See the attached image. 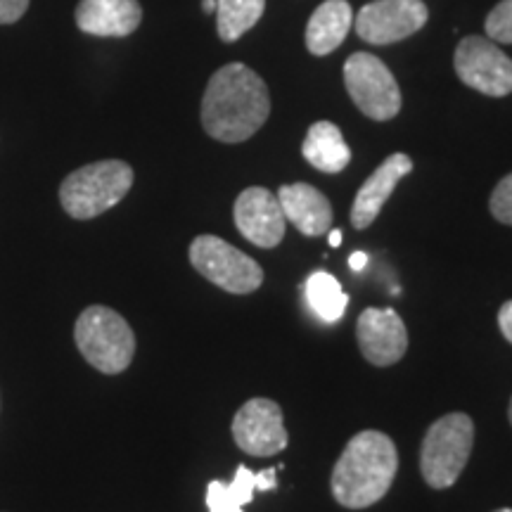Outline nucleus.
I'll return each instance as SVG.
<instances>
[{
    "mask_svg": "<svg viewBox=\"0 0 512 512\" xmlns=\"http://www.w3.org/2000/svg\"><path fill=\"white\" fill-rule=\"evenodd\" d=\"M486 36L494 43H512V0H501L486 17Z\"/></svg>",
    "mask_w": 512,
    "mask_h": 512,
    "instance_id": "obj_20",
    "label": "nucleus"
},
{
    "mask_svg": "<svg viewBox=\"0 0 512 512\" xmlns=\"http://www.w3.org/2000/svg\"><path fill=\"white\" fill-rule=\"evenodd\" d=\"M204 12H216V0H202Z\"/></svg>",
    "mask_w": 512,
    "mask_h": 512,
    "instance_id": "obj_29",
    "label": "nucleus"
},
{
    "mask_svg": "<svg viewBox=\"0 0 512 512\" xmlns=\"http://www.w3.org/2000/svg\"><path fill=\"white\" fill-rule=\"evenodd\" d=\"M328 242H330V247H339V245H342V230L330 228V230H328Z\"/></svg>",
    "mask_w": 512,
    "mask_h": 512,
    "instance_id": "obj_28",
    "label": "nucleus"
},
{
    "mask_svg": "<svg viewBox=\"0 0 512 512\" xmlns=\"http://www.w3.org/2000/svg\"><path fill=\"white\" fill-rule=\"evenodd\" d=\"M508 418H510V425H512V399H510V406H508Z\"/></svg>",
    "mask_w": 512,
    "mask_h": 512,
    "instance_id": "obj_30",
    "label": "nucleus"
},
{
    "mask_svg": "<svg viewBox=\"0 0 512 512\" xmlns=\"http://www.w3.org/2000/svg\"><path fill=\"white\" fill-rule=\"evenodd\" d=\"M29 10V0H0V24H15Z\"/></svg>",
    "mask_w": 512,
    "mask_h": 512,
    "instance_id": "obj_24",
    "label": "nucleus"
},
{
    "mask_svg": "<svg viewBox=\"0 0 512 512\" xmlns=\"http://www.w3.org/2000/svg\"><path fill=\"white\" fill-rule=\"evenodd\" d=\"M266 0H216V29L221 41L235 43L264 15Z\"/></svg>",
    "mask_w": 512,
    "mask_h": 512,
    "instance_id": "obj_19",
    "label": "nucleus"
},
{
    "mask_svg": "<svg viewBox=\"0 0 512 512\" xmlns=\"http://www.w3.org/2000/svg\"><path fill=\"white\" fill-rule=\"evenodd\" d=\"M413 171L411 157L403 155V152H396V155L387 157L384 162L373 171V176L368 178L366 183L361 185V190L356 192L354 207H351V223L358 230H366L370 223H373L384 204H387L389 197L399 181H403Z\"/></svg>",
    "mask_w": 512,
    "mask_h": 512,
    "instance_id": "obj_13",
    "label": "nucleus"
},
{
    "mask_svg": "<svg viewBox=\"0 0 512 512\" xmlns=\"http://www.w3.org/2000/svg\"><path fill=\"white\" fill-rule=\"evenodd\" d=\"M458 79L489 98H505L512 93V60L482 36H465L458 43L456 57Z\"/></svg>",
    "mask_w": 512,
    "mask_h": 512,
    "instance_id": "obj_8",
    "label": "nucleus"
},
{
    "mask_svg": "<svg viewBox=\"0 0 512 512\" xmlns=\"http://www.w3.org/2000/svg\"><path fill=\"white\" fill-rule=\"evenodd\" d=\"M207 508L209 512H245L242 505L235 503V498L230 496L228 484L219 482V479H214L207 486Z\"/></svg>",
    "mask_w": 512,
    "mask_h": 512,
    "instance_id": "obj_23",
    "label": "nucleus"
},
{
    "mask_svg": "<svg viewBox=\"0 0 512 512\" xmlns=\"http://www.w3.org/2000/svg\"><path fill=\"white\" fill-rule=\"evenodd\" d=\"M358 349L373 366L387 368L399 363L408 349V330L394 309L370 306L356 323Z\"/></svg>",
    "mask_w": 512,
    "mask_h": 512,
    "instance_id": "obj_12",
    "label": "nucleus"
},
{
    "mask_svg": "<svg viewBox=\"0 0 512 512\" xmlns=\"http://www.w3.org/2000/svg\"><path fill=\"white\" fill-rule=\"evenodd\" d=\"M399 470V453L387 434L366 430L349 439L332 470V494L349 510H363L384 498Z\"/></svg>",
    "mask_w": 512,
    "mask_h": 512,
    "instance_id": "obj_2",
    "label": "nucleus"
},
{
    "mask_svg": "<svg viewBox=\"0 0 512 512\" xmlns=\"http://www.w3.org/2000/svg\"><path fill=\"white\" fill-rule=\"evenodd\" d=\"M351 271H363L368 266V254L366 252H354L349 256Z\"/></svg>",
    "mask_w": 512,
    "mask_h": 512,
    "instance_id": "obj_27",
    "label": "nucleus"
},
{
    "mask_svg": "<svg viewBox=\"0 0 512 512\" xmlns=\"http://www.w3.org/2000/svg\"><path fill=\"white\" fill-rule=\"evenodd\" d=\"M271 114V95L264 79L247 64L233 62L211 76L202 98V126L221 143L252 138Z\"/></svg>",
    "mask_w": 512,
    "mask_h": 512,
    "instance_id": "obj_1",
    "label": "nucleus"
},
{
    "mask_svg": "<svg viewBox=\"0 0 512 512\" xmlns=\"http://www.w3.org/2000/svg\"><path fill=\"white\" fill-rule=\"evenodd\" d=\"M195 271L230 294H252L264 283V271L252 256L216 235H200L190 245Z\"/></svg>",
    "mask_w": 512,
    "mask_h": 512,
    "instance_id": "obj_6",
    "label": "nucleus"
},
{
    "mask_svg": "<svg viewBox=\"0 0 512 512\" xmlns=\"http://www.w3.org/2000/svg\"><path fill=\"white\" fill-rule=\"evenodd\" d=\"M285 219L306 238H318L332 226V204L328 197L309 183L283 185L278 192Z\"/></svg>",
    "mask_w": 512,
    "mask_h": 512,
    "instance_id": "obj_15",
    "label": "nucleus"
},
{
    "mask_svg": "<svg viewBox=\"0 0 512 512\" xmlns=\"http://www.w3.org/2000/svg\"><path fill=\"white\" fill-rule=\"evenodd\" d=\"M425 24L427 5L422 0H373L354 19L358 38L373 46L403 41Z\"/></svg>",
    "mask_w": 512,
    "mask_h": 512,
    "instance_id": "obj_9",
    "label": "nucleus"
},
{
    "mask_svg": "<svg viewBox=\"0 0 512 512\" xmlns=\"http://www.w3.org/2000/svg\"><path fill=\"white\" fill-rule=\"evenodd\" d=\"M306 302L313 309V313L325 323H337L342 320L344 311L349 306V294L342 290L339 280L328 271H316L309 275L304 285Z\"/></svg>",
    "mask_w": 512,
    "mask_h": 512,
    "instance_id": "obj_18",
    "label": "nucleus"
},
{
    "mask_svg": "<svg viewBox=\"0 0 512 512\" xmlns=\"http://www.w3.org/2000/svg\"><path fill=\"white\" fill-rule=\"evenodd\" d=\"M489 209L496 221L505 223V226H512V174L505 176L503 181L496 185L494 192H491Z\"/></svg>",
    "mask_w": 512,
    "mask_h": 512,
    "instance_id": "obj_21",
    "label": "nucleus"
},
{
    "mask_svg": "<svg viewBox=\"0 0 512 512\" xmlns=\"http://www.w3.org/2000/svg\"><path fill=\"white\" fill-rule=\"evenodd\" d=\"M351 24H354V12L347 0H325L318 5L306 27V48L311 55L323 57L337 50L347 38Z\"/></svg>",
    "mask_w": 512,
    "mask_h": 512,
    "instance_id": "obj_16",
    "label": "nucleus"
},
{
    "mask_svg": "<svg viewBox=\"0 0 512 512\" xmlns=\"http://www.w3.org/2000/svg\"><path fill=\"white\" fill-rule=\"evenodd\" d=\"M275 467H266V470L256 472V491H273L278 486V479H275Z\"/></svg>",
    "mask_w": 512,
    "mask_h": 512,
    "instance_id": "obj_26",
    "label": "nucleus"
},
{
    "mask_svg": "<svg viewBox=\"0 0 512 512\" xmlns=\"http://www.w3.org/2000/svg\"><path fill=\"white\" fill-rule=\"evenodd\" d=\"M302 155L313 169L323 174H339L351 162V150L342 131L332 121H316L306 133Z\"/></svg>",
    "mask_w": 512,
    "mask_h": 512,
    "instance_id": "obj_17",
    "label": "nucleus"
},
{
    "mask_svg": "<svg viewBox=\"0 0 512 512\" xmlns=\"http://www.w3.org/2000/svg\"><path fill=\"white\" fill-rule=\"evenodd\" d=\"M133 185V169L121 159L81 166L64 178L60 202L72 219L88 221L117 207Z\"/></svg>",
    "mask_w": 512,
    "mask_h": 512,
    "instance_id": "obj_3",
    "label": "nucleus"
},
{
    "mask_svg": "<svg viewBox=\"0 0 512 512\" xmlns=\"http://www.w3.org/2000/svg\"><path fill=\"white\" fill-rule=\"evenodd\" d=\"M475 446V422L465 413H448L427 430L420 448L422 479L432 489H448L463 475Z\"/></svg>",
    "mask_w": 512,
    "mask_h": 512,
    "instance_id": "obj_5",
    "label": "nucleus"
},
{
    "mask_svg": "<svg viewBox=\"0 0 512 512\" xmlns=\"http://www.w3.org/2000/svg\"><path fill=\"white\" fill-rule=\"evenodd\" d=\"M496 512H512V508H501V510H496Z\"/></svg>",
    "mask_w": 512,
    "mask_h": 512,
    "instance_id": "obj_31",
    "label": "nucleus"
},
{
    "mask_svg": "<svg viewBox=\"0 0 512 512\" xmlns=\"http://www.w3.org/2000/svg\"><path fill=\"white\" fill-rule=\"evenodd\" d=\"M143 8L138 0H81L76 27L100 38H124L140 27Z\"/></svg>",
    "mask_w": 512,
    "mask_h": 512,
    "instance_id": "obj_14",
    "label": "nucleus"
},
{
    "mask_svg": "<svg viewBox=\"0 0 512 512\" xmlns=\"http://www.w3.org/2000/svg\"><path fill=\"white\" fill-rule=\"evenodd\" d=\"M233 439L238 448L256 458H268L287 448V430L283 420V408L271 399H249L235 413Z\"/></svg>",
    "mask_w": 512,
    "mask_h": 512,
    "instance_id": "obj_10",
    "label": "nucleus"
},
{
    "mask_svg": "<svg viewBox=\"0 0 512 512\" xmlns=\"http://www.w3.org/2000/svg\"><path fill=\"white\" fill-rule=\"evenodd\" d=\"M230 496L235 498V503L245 508L247 503H252V498L256 494V472L249 470V467L240 465L238 472H235L233 482L228 484Z\"/></svg>",
    "mask_w": 512,
    "mask_h": 512,
    "instance_id": "obj_22",
    "label": "nucleus"
},
{
    "mask_svg": "<svg viewBox=\"0 0 512 512\" xmlns=\"http://www.w3.org/2000/svg\"><path fill=\"white\" fill-rule=\"evenodd\" d=\"M233 216L242 238L256 247L273 249L285 238L287 219L278 195L271 190L259 188V185L242 190L238 202H235Z\"/></svg>",
    "mask_w": 512,
    "mask_h": 512,
    "instance_id": "obj_11",
    "label": "nucleus"
},
{
    "mask_svg": "<svg viewBox=\"0 0 512 512\" xmlns=\"http://www.w3.org/2000/svg\"><path fill=\"white\" fill-rule=\"evenodd\" d=\"M498 328H501L503 337L512 344V299L510 302H505L501 306V311H498Z\"/></svg>",
    "mask_w": 512,
    "mask_h": 512,
    "instance_id": "obj_25",
    "label": "nucleus"
},
{
    "mask_svg": "<svg viewBox=\"0 0 512 512\" xmlns=\"http://www.w3.org/2000/svg\"><path fill=\"white\" fill-rule=\"evenodd\" d=\"M76 347L95 370L119 375L131 366L136 354V335L126 318L107 306H88L76 320Z\"/></svg>",
    "mask_w": 512,
    "mask_h": 512,
    "instance_id": "obj_4",
    "label": "nucleus"
},
{
    "mask_svg": "<svg viewBox=\"0 0 512 512\" xmlns=\"http://www.w3.org/2000/svg\"><path fill=\"white\" fill-rule=\"evenodd\" d=\"M344 83L354 105L368 119L389 121L401 110L399 83L380 57L354 53L344 62Z\"/></svg>",
    "mask_w": 512,
    "mask_h": 512,
    "instance_id": "obj_7",
    "label": "nucleus"
}]
</instances>
